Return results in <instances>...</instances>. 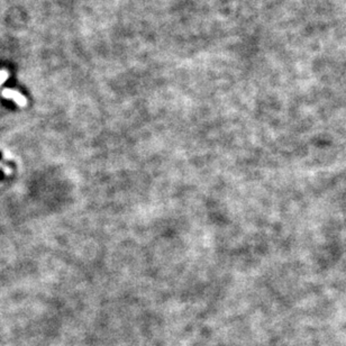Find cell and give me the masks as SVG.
Wrapping results in <instances>:
<instances>
[{
    "label": "cell",
    "instance_id": "1",
    "mask_svg": "<svg viewBox=\"0 0 346 346\" xmlns=\"http://www.w3.org/2000/svg\"><path fill=\"white\" fill-rule=\"evenodd\" d=\"M1 95H2V97H5L7 99H12V100H14L18 106H20V107H25L27 105V99L25 98V96L19 94L16 90L8 89V88H7V89L2 90Z\"/></svg>",
    "mask_w": 346,
    "mask_h": 346
},
{
    "label": "cell",
    "instance_id": "2",
    "mask_svg": "<svg viewBox=\"0 0 346 346\" xmlns=\"http://www.w3.org/2000/svg\"><path fill=\"white\" fill-rule=\"evenodd\" d=\"M8 77H9L8 72L5 71V70H0V86H1L7 79H8Z\"/></svg>",
    "mask_w": 346,
    "mask_h": 346
}]
</instances>
